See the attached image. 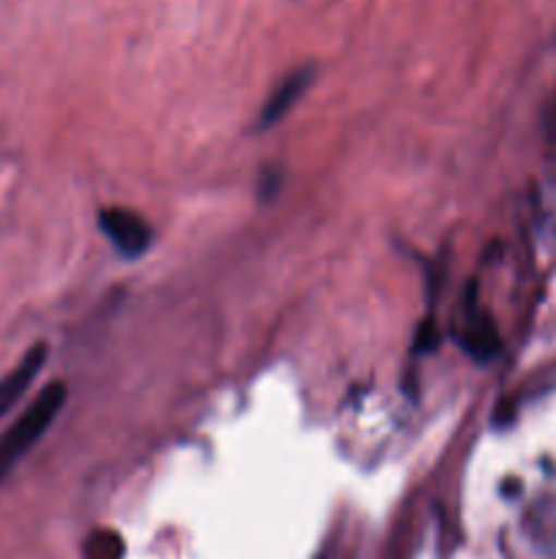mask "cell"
I'll return each instance as SVG.
<instances>
[{"label":"cell","mask_w":556,"mask_h":559,"mask_svg":"<svg viewBox=\"0 0 556 559\" xmlns=\"http://www.w3.org/2000/svg\"><path fill=\"white\" fill-rule=\"evenodd\" d=\"M65 396H69L65 382H49V385H44L41 393L22 409L20 418L0 435V486H3V480L14 473L16 464L38 445V440L47 435L49 426L55 424V418H58L60 409H63Z\"/></svg>","instance_id":"1"},{"label":"cell","mask_w":556,"mask_h":559,"mask_svg":"<svg viewBox=\"0 0 556 559\" xmlns=\"http://www.w3.org/2000/svg\"><path fill=\"white\" fill-rule=\"evenodd\" d=\"M98 224H101L109 243H112L125 260H136V257H142L150 249L153 229L140 213L125 211V207H104V211L98 213Z\"/></svg>","instance_id":"2"},{"label":"cell","mask_w":556,"mask_h":559,"mask_svg":"<svg viewBox=\"0 0 556 559\" xmlns=\"http://www.w3.org/2000/svg\"><path fill=\"white\" fill-rule=\"evenodd\" d=\"M44 364H47V344L38 342L33 344V347L22 355L20 364L0 380V418L20 404V399L25 396L27 388L33 385V380H36L38 371L44 369Z\"/></svg>","instance_id":"3"},{"label":"cell","mask_w":556,"mask_h":559,"mask_svg":"<svg viewBox=\"0 0 556 559\" xmlns=\"http://www.w3.org/2000/svg\"><path fill=\"white\" fill-rule=\"evenodd\" d=\"M311 80H314V66H303V69H294L292 74L283 76V80L278 82L276 91L270 93V98L265 102V107H262V129H267V126H273L276 120H281L283 115L294 107V102L309 91Z\"/></svg>","instance_id":"4"},{"label":"cell","mask_w":556,"mask_h":559,"mask_svg":"<svg viewBox=\"0 0 556 559\" xmlns=\"http://www.w3.org/2000/svg\"><path fill=\"white\" fill-rule=\"evenodd\" d=\"M125 544L114 530H96L87 535L85 546H82V557L85 559H123Z\"/></svg>","instance_id":"5"}]
</instances>
